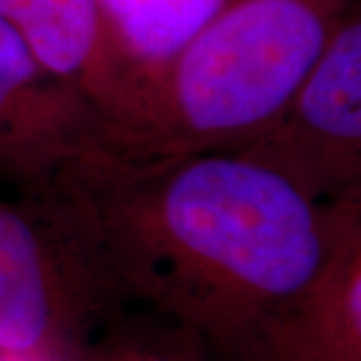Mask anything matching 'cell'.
<instances>
[{
	"label": "cell",
	"instance_id": "cell-1",
	"mask_svg": "<svg viewBox=\"0 0 361 361\" xmlns=\"http://www.w3.org/2000/svg\"><path fill=\"white\" fill-rule=\"evenodd\" d=\"M65 173L116 297L191 331L211 361H241L361 217V193L319 203L231 151L142 159L99 145Z\"/></svg>",
	"mask_w": 361,
	"mask_h": 361
},
{
	"label": "cell",
	"instance_id": "cell-2",
	"mask_svg": "<svg viewBox=\"0 0 361 361\" xmlns=\"http://www.w3.org/2000/svg\"><path fill=\"white\" fill-rule=\"evenodd\" d=\"M355 6L233 0L109 133L106 147L142 159L237 149L283 111Z\"/></svg>",
	"mask_w": 361,
	"mask_h": 361
},
{
	"label": "cell",
	"instance_id": "cell-3",
	"mask_svg": "<svg viewBox=\"0 0 361 361\" xmlns=\"http://www.w3.org/2000/svg\"><path fill=\"white\" fill-rule=\"evenodd\" d=\"M125 311L104 275L87 209L61 169L0 197V355L77 361Z\"/></svg>",
	"mask_w": 361,
	"mask_h": 361
},
{
	"label": "cell",
	"instance_id": "cell-4",
	"mask_svg": "<svg viewBox=\"0 0 361 361\" xmlns=\"http://www.w3.org/2000/svg\"><path fill=\"white\" fill-rule=\"evenodd\" d=\"M231 153L334 203L361 193V20L355 6L295 94L259 135Z\"/></svg>",
	"mask_w": 361,
	"mask_h": 361
},
{
	"label": "cell",
	"instance_id": "cell-5",
	"mask_svg": "<svg viewBox=\"0 0 361 361\" xmlns=\"http://www.w3.org/2000/svg\"><path fill=\"white\" fill-rule=\"evenodd\" d=\"M106 135L109 125L89 99L49 75L0 18V179L16 189L51 179Z\"/></svg>",
	"mask_w": 361,
	"mask_h": 361
},
{
	"label": "cell",
	"instance_id": "cell-6",
	"mask_svg": "<svg viewBox=\"0 0 361 361\" xmlns=\"http://www.w3.org/2000/svg\"><path fill=\"white\" fill-rule=\"evenodd\" d=\"M241 361H361V217L310 283L263 322Z\"/></svg>",
	"mask_w": 361,
	"mask_h": 361
},
{
	"label": "cell",
	"instance_id": "cell-7",
	"mask_svg": "<svg viewBox=\"0 0 361 361\" xmlns=\"http://www.w3.org/2000/svg\"><path fill=\"white\" fill-rule=\"evenodd\" d=\"M233 0H97L104 73L121 127L183 49Z\"/></svg>",
	"mask_w": 361,
	"mask_h": 361
},
{
	"label": "cell",
	"instance_id": "cell-8",
	"mask_svg": "<svg viewBox=\"0 0 361 361\" xmlns=\"http://www.w3.org/2000/svg\"><path fill=\"white\" fill-rule=\"evenodd\" d=\"M0 18L23 37L49 75L82 92L111 123L115 99L104 73L97 0H0Z\"/></svg>",
	"mask_w": 361,
	"mask_h": 361
},
{
	"label": "cell",
	"instance_id": "cell-9",
	"mask_svg": "<svg viewBox=\"0 0 361 361\" xmlns=\"http://www.w3.org/2000/svg\"><path fill=\"white\" fill-rule=\"evenodd\" d=\"M77 361H211L203 343L177 323L147 311H121L82 349Z\"/></svg>",
	"mask_w": 361,
	"mask_h": 361
},
{
	"label": "cell",
	"instance_id": "cell-10",
	"mask_svg": "<svg viewBox=\"0 0 361 361\" xmlns=\"http://www.w3.org/2000/svg\"><path fill=\"white\" fill-rule=\"evenodd\" d=\"M0 361H11V360H6V357H2V355H0Z\"/></svg>",
	"mask_w": 361,
	"mask_h": 361
}]
</instances>
